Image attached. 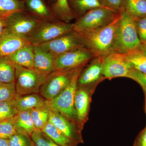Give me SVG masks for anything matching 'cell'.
Returning <instances> with one entry per match:
<instances>
[{"label": "cell", "instance_id": "cell-39", "mask_svg": "<svg viewBox=\"0 0 146 146\" xmlns=\"http://www.w3.org/2000/svg\"><path fill=\"white\" fill-rule=\"evenodd\" d=\"M0 146H9L8 139L0 138Z\"/></svg>", "mask_w": 146, "mask_h": 146}, {"label": "cell", "instance_id": "cell-34", "mask_svg": "<svg viewBox=\"0 0 146 146\" xmlns=\"http://www.w3.org/2000/svg\"><path fill=\"white\" fill-rule=\"evenodd\" d=\"M136 29L141 45L146 47V16L135 18Z\"/></svg>", "mask_w": 146, "mask_h": 146}, {"label": "cell", "instance_id": "cell-9", "mask_svg": "<svg viewBox=\"0 0 146 146\" xmlns=\"http://www.w3.org/2000/svg\"><path fill=\"white\" fill-rule=\"evenodd\" d=\"M96 56L89 49L80 48L58 56L54 59L55 70L66 71L83 67Z\"/></svg>", "mask_w": 146, "mask_h": 146}, {"label": "cell", "instance_id": "cell-13", "mask_svg": "<svg viewBox=\"0 0 146 146\" xmlns=\"http://www.w3.org/2000/svg\"><path fill=\"white\" fill-rule=\"evenodd\" d=\"M31 43L27 38L17 36L5 30L0 35V57H8Z\"/></svg>", "mask_w": 146, "mask_h": 146}, {"label": "cell", "instance_id": "cell-24", "mask_svg": "<svg viewBox=\"0 0 146 146\" xmlns=\"http://www.w3.org/2000/svg\"><path fill=\"white\" fill-rule=\"evenodd\" d=\"M51 9L55 16L62 22L70 23L74 18V13L68 0H56L53 4Z\"/></svg>", "mask_w": 146, "mask_h": 146}, {"label": "cell", "instance_id": "cell-1", "mask_svg": "<svg viewBox=\"0 0 146 146\" xmlns=\"http://www.w3.org/2000/svg\"><path fill=\"white\" fill-rule=\"evenodd\" d=\"M121 10L115 19L106 26L89 32L77 33L86 48L96 57L104 58L113 53L116 29L121 16Z\"/></svg>", "mask_w": 146, "mask_h": 146}, {"label": "cell", "instance_id": "cell-2", "mask_svg": "<svg viewBox=\"0 0 146 146\" xmlns=\"http://www.w3.org/2000/svg\"><path fill=\"white\" fill-rule=\"evenodd\" d=\"M115 33L113 53L124 54L136 49L141 46L136 29L135 18L123 7Z\"/></svg>", "mask_w": 146, "mask_h": 146}, {"label": "cell", "instance_id": "cell-12", "mask_svg": "<svg viewBox=\"0 0 146 146\" xmlns=\"http://www.w3.org/2000/svg\"><path fill=\"white\" fill-rule=\"evenodd\" d=\"M49 121L78 145L84 143L81 133L82 128L65 115L51 109Z\"/></svg>", "mask_w": 146, "mask_h": 146}, {"label": "cell", "instance_id": "cell-6", "mask_svg": "<svg viewBox=\"0 0 146 146\" xmlns=\"http://www.w3.org/2000/svg\"><path fill=\"white\" fill-rule=\"evenodd\" d=\"M73 31V23L59 21H43L27 38L34 45L52 41Z\"/></svg>", "mask_w": 146, "mask_h": 146}, {"label": "cell", "instance_id": "cell-11", "mask_svg": "<svg viewBox=\"0 0 146 146\" xmlns=\"http://www.w3.org/2000/svg\"><path fill=\"white\" fill-rule=\"evenodd\" d=\"M132 67L125 59L123 54L112 53L103 58L102 75L105 78H128Z\"/></svg>", "mask_w": 146, "mask_h": 146}, {"label": "cell", "instance_id": "cell-10", "mask_svg": "<svg viewBox=\"0 0 146 146\" xmlns=\"http://www.w3.org/2000/svg\"><path fill=\"white\" fill-rule=\"evenodd\" d=\"M38 46L55 58L72 50L86 48L80 36L73 31Z\"/></svg>", "mask_w": 146, "mask_h": 146}, {"label": "cell", "instance_id": "cell-30", "mask_svg": "<svg viewBox=\"0 0 146 146\" xmlns=\"http://www.w3.org/2000/svg\"><path fill=\"white\" fill-rule=\"evenodd\" d=\"M18 112L16 107V98L0 102V121L13 118Z\"/></svg>", "mask_w": 146, "mask_h": 146}, {"label": "cell", "instance_id": "cell-26", "mask_svg": "<svg viewBox=\"0 0 146 146\" xmlns=\"http://www.w3.org/2000/svg\"><path fill=\"white\" fill-rule=\"evenodd\" d=\"M16 68L7 57H0V82H15Z\"/></svg>", "mask_w": 146, "mask_h": 146}, {"label": "cell", "instance_id": "cell-41", "mask_svg": "<svg viewBox=\"0 0 146 146\" xmlns=\"http://www.w3.org/2000/svg\"></svg>", "mask_w": 146, "mask_h": 146}, {"label": "cell", "instance_id": "cell-15", "mask_svg": "<svg viewBox=\"0 0 146 146\" xmlns=\"http://www.w3.org/2000/svg\"><path fill=\"white\" fill-rule=\"evenodd\" d=\"M103 58L96 57L91 64L80 73L78 80V86H86L98 81L102 75Z\"/></svg>", "mask_w": 146, "mask_h": 146}, {"label": "cell", "instance_id": "cell-14", "mask_svg": "<svg viewBox=\"0 0 146 146\" xmlns=\"http://www.w3.org/2000/svg\"><path fill=\"white\" fill-rule=\"evenodd\" d=\"M90 101L86 86H78L75 96L74 108L78 121L82 128L88 116Z\"/></svg>", "mask_w": 146, "mask_h": 146}, {"label": "cell", "instance_id": "cell-42", "mask_svg": "<svg viewBox=\"0 0 146 146\" xmlns=\"http://www.w3.org/2000/svg\"><path fill=\"white\" fill-rule=\"evenodd\" d=\"M0 83H1V82H0Z\"/></svg>", "mask_w": 146, "mask_h": 146}, {"label": "cell", "instance_id": "cell-18", "mask_svg": "<svg viewBox=\"0 0 146 146\" xmlns=\"http://www.w3.org/2000/svg\"><path fill=\"white\" fill-rule=\"evenodd\" d=\"M27 11L43 21H54L55 16L44 0H24Z\"/></svg>", "mask_w": 146, "mask_h": 146}, {"label": "cell", "instance_id": "cell-20", "mask_svg": "<svg viewBox=\"0 0 146 146\" xmlns=\"http://www.w3.org/2000/svg\"><path fill=\"white\" fill-rule=\"evenodd\" d=\"M46 100L39 94H31L16 98V107L18 112L31 110L45 104Z\"/></svg>", "mask_w": 146, "mask_h": 146}, {"label": "cell", "instance_id": "cell-19", "mask_svg": "<svg viewBox=\"0 0 146 146\" xmlns=\"http://www.w3.org/2000/svg\"><path fill=\"white\" fill-rule=\"evenodd\" d=\"M123 54L132 68L146 74V47L141 45L136 49Z\"/></svg>", "mask_w": 146, "mask_h": 146}, {"label": "cell", "instance_id": "cell-32", "mask_svg": "<svg viewBox=\"0 0 146 146\" xmlns=\"http://www.w3.org/2000/svg\"><path fill=\"white\" fill-rule=\"evenodd\" d=\"M31 137L34 146H59L40 129H35Z\"/></svg>", "mask_w": 146, "mask_h": 146}, {"label": "cell", "instance_id": "cell-40", "mask_svg": "<svg viewBox=\"0 0 146 146\" xmlns=\"http://www.w3.org/2000/svg\"><path fill=\"white\" fill-rule=\"evenodd\" d=\"M144 94H145V112H146V91H144Z\"/></svg>", "mask_w": 146, "mask_h": 146}, {"label": "cell", "instance_id": "cell-8", "mask_svg": "<svg viewBox=\"0 0 146 146\" xmlns=\"http://www.w3.org/2000/svg\"><path fill=\"white\" fill-rule=\"evenodd\" d=\"M42 21L27 11L18 12L7 18L5 30L12 34L27 39Z\"/></svg>", "mask_w": 146, "mask_h": 146}, {"label": "cell", "instance_id": "cell-25", "mask_svg": "<svg viewBox=\"0 0 146 146\" xmlns=\"http://www.w3.org/2000/svg\"><path fill=\"white\" fill-rule=\"evenodd\" d=\"M50 108L46 104L31 110V115L35 129L42 130L49 121Z\"/></svg>", "mask_w": 146, "mask_h": 146}, {"label": "cell", "instance_id": "cell-35", "mask_svg": "<svg viewBox=\"0 0 146 146\" xmlns=\"http://www.w3.org/2000/svg\"><path fill=\"white\" fill-rule=\"evenodd\" d=\"M128 78L131 79L139 84L143 91H146V74L141 72L132 68Z\"/></svg>", "mask_w": 146, "mask_h": 146}, {"label": "cell", "instance_id": "cell-28", "mask_svg": "<svg viewBox=\"0 0 146 146\" xmlns=\"http://www.w3.org/2000/svg\"><path fill=\"white\" fill-rule=\"evenodd\" d=\"M70 1L74 9L77 12L80 14L94 9L105 7L102 5L99 0H70Z\"/></svg>", "mask_w": 146, "mask_h": 146}, {"label": "cell", "instance_id": "cell-22", "mask_svg": "<svg viewBox=\"0 0 146 146\" xmlns=\"http://www.w3.org/2000/svg\"><path fill=\"white\" fill-rule=\"evenodd\" d=\"M18 131L26 132L31 136L35 129L31 115L30 110L18 112L13 117Z\"/></svg>", "mask_w": 146, "mask_h": 146}, {"label": "cell", "instance_id": "cell-38", "mask_svg": "<svg viewBox=\"0 0 146 146\" xmlns=\"http://www.w3.org/2000/svg\"><path fill=\"white\" fill-rule=\"evenodd\" d=\"M6 18H0V35L5 30L6 27Z\"/></svg>", "mask_w": 146, "mask_h": 146}, {"label": "cell", "instance_id": "cell-21", "mask_svg": "<svg viewBox=\"0 0 146 146\" xmlns=\"http://www.w3.org/2000/svg\"><path fill=\"white\" fill-rule=\"evenodd\" d=\"M42 130L59 146H77L78 145L49 121Z\"/></svg>", "mask_w": 146, "mask_h": 146}, {"label": "cell", "instance_id": "cell-23", "mask_svg": "<svg viewBox=\"0 0 146 146\" xmlns=\"http://www.w3.org/2000/svg\"><path fill=\"white\" fill-rule=\"evenodd\" d=\"M27 11L24 0H0V18H7L18 12Z\"/></svg>", "mask_w": 146, "mask_h": 146}, {"label": "cell", "instance_id": "cell-31", "mask_svg": "<svg viewBox=\"0 0 146 146\" xmlns=\"http://www.w3.org/2000/svg\"><path fill=\"white\" fill-rule=\"evenodd\" d=\"M17 96L15 82L0 83V102L15 99Z\"/></svg>", "mask_w": 146, "mask_h": 146}, {"label": "cell", "instance_id": "cell-29", "mask_svg": "<svg viewBox=\"0 0 146 146\" xmlns=\"http://www.w3.org/2000/svg\"><path fill=\"white\" fill-rule=\"evenodd\" d=\"M9 146H34L30 135L26 132L17 131L8 139Z\"/></svg>", "mask_w": 146, "mask_h": 146}, {"label": "cell", "instance_id": "cell-7", "mask_svg": "<svg viewBox=\"0 0 146 146\" xmlns=\"http://www.w3.org/2000/svg\"><path fill=\"white\" fill-rule=\"evenodd\" d=\"M81 67L70 70H55L47 76L40 88L39 94L46 100H50L61 94L70 83Z\"/></svg>", "mask_w": 146, "mask_h": 146}, {"label": "cell", "instance_id": "cell-27", "mask_svg": "<svg viewBox=\"0 0 146 146\" xmlns=\"http://www.w3.org/2000/svg\"><path fill=\"white\" fill-rule=\"evenodd\" d=\"M123 7L134 18L146 16V0H124Z\"/></svg>", "mask_w": 146, "mask_h": 146}, {"label": "cell", "instance_id": "cell-3", "mask_svg": "<svg viewBox=\"0 0 146 146\" xmlns=\"http://www.w3.org/2000/svg\"><path fill=\"white\" fill-rule=\"evenodd\" d=\"M119 11L117 12L106 7L91 9L73 23V31L85 33L101 28L113 21Z\"/></svg>", "mask_w": 146, "mask_h": 146}, {"label": "cell", "instance_id": "cell-5", "mask_svg": "<svg viewBox=\"0 0 146 146\" xmlns=\"http://www.w3.org/2000/svg\"><path fill=\"white\" fill-rule=\"evenodd\" d=\"M15 86L17 96L39 94L40 88L47 76L34 69L15 65Z\"/></svg>", "mask_w": 146, "mask_h": 146}, {"label": "cell", "instance_id": "cell-37", "mask_svg": "<svg viewBox=\"0 0 146 146\" xmlns=\"http://www.w3.org/2000/svg\"><path fill=\"white\" fill-rule=\"evenodd\" d=\"M133 146H146V126L136 137Z\"/></svg>", "mask_w": 146, "mask_h": 146}, {"label": "cell", "instance_id": "cell-17", "mask_svg": "<svg viewBox=\"0 0 146 146\" xmlns=\"http://www.w3.org/2000/svg\"><path fill=\"white\" fill-rule=\"evenodd\" d=\"M34 47V45L31 43L28 44L22 47L7 57L14 65L29 69H33Z\"/></svg>", "mask_w": 146, "mask_h": 146}, {"label": "cell", "instance_id": "cell-4", "mask_svg": "<svg viewBox=\"0 0 146 146\" xmlns=\"http://www.w3.org/2000/svg\"><path fill=\"white\" fill-rule=\"evenodd\" d=\"M82 68L79 70L73 77L70 83L57 97L50 100L45 101V104L51 109L56 110L80 126L74 108V98L78 86V80Z\"/></svg>", "mask_w": 146, "mask_h": 146}, {"label": "cell", "instance_id": "cell-16", "mask_svg": "<svg viewBox=\"0 0 146 146\" xmlns=\"http://www.w3.org/2000/svg\"><path fill=\"white\" fill-rule=\"evenodd\" d=\"M34 60L33 69L48 76L55 71V58L43 50L38 45H34Z\"/></svg>", "mask_w": 146, "mask_h": 146}, {"label": "cell", "instance_id": "cell-36", "mask_svg": "<svg viewBox=\"0 0 146 146\" xmlns=\"http://www.w3.org/2000/svg\"><path fill=\"white\" fill-rule=\"evenodd\" d=\"M99 1L104 7L117 12L120 11L123 7L124 0H99Z\"/></svg>", "mask_w": 146, "mask_h": 146}, {"label": "cell", "instance_id": "cell-33", "mask_svg": "<svg viewBox=\"0 0 146 146\" xmlns=\"http://www.w3.org/2000/svg\"><path fill=\"white\" fill-rule=\"evenodd\" d=\"M17 131L13 117L0 121V138L8 139Z\"/></svg>", "mask_w": 146, "mask_h": 146}]
</instances>
